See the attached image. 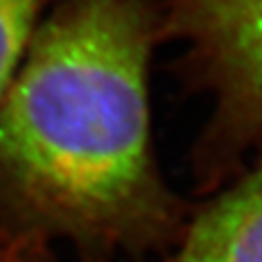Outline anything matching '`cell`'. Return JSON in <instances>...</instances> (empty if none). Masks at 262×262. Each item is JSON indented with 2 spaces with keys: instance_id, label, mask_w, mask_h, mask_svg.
Segmentation results:
<instances>
[{
  "instance_id": "obj_1",
  "label": "cell",
  "mask_w": 262,
  "mask_h": 262,
  "mask_svg": "<svg viewBox=\"0 0 262 262\" xmlns=\"http://www.w3.org/2000/svg\"><path fill=\"white\" fill-rule=\"evenodd\" d=\"M157 0H56L0 95V242L85 262L169 252L190 211L151 145Z\"/></svg>"
},
{
  "instance_id": "obj_2",
  "label": "cell",
  "mask_w": 262,
  "mask_h": 262,
  "mask_svg": "<svg viewBox=\"0 0 262 262\" xmlns=\"http://www.w3.org/2000/svg\"><path fill=\"white\" fill-rule=\"evenodd\" d=\"M161 33L182 43V79L211 97L192 169L213 190L262 147V0H169Z\"/></svg>"
},
{
  "instance_id": "obj_3",
  "label": "cell",
  "mask_w": 262,
  "mask_h": 262,
  "mask_svg": "<svg viewBox=\"0 0 262 262\" xmlns=\"http://www.w3.org/2000/svg\"><path fill=\"white\" fill-rule=\"evenodd\" d=\"M161 262H262V159L188 217Z\"/></svg>"
},
{
  "instance_id": "obj_4",
  "label": "cell",
  "mask_w": 262,
  "mask_h": 262,
  "mask_svg": "<svg viewBox=\"0 0 262 262\" xmlns=\"http://www.w3.org/2000/svg\"><path fill=\"white\" fill-rule=\"evenodd\" d=\"M50 3L54 0H0V95L15 77Z\"/></svg>"
},
{
  "instance_id": "obj_5",
  "label": "cell",
  "mask_w": 262,
  "mask_h": 262,
  "mask_svg": "<svg viewBox=\"0 0 262 262\" xmlns=\"http://www.w3.org/2000/svg\"><path fill=\"white\" fill-rule=\"evenodd\" d=\"M48 252H35V250H25L17 246H0V262H39Z\"/></svg>"
},
{
  "instance_id": "obj_6",
  "label": "cell",
  "mask_w": 262,
  "mask_h": 262,
  "mask_svg": "<svg viewBox=\"0 0 262 262\" xmlns=\"http://www.w3.org/2000/svg\"><path fill=\"white\" fill-rule=\"evenodd\" d=\"M39 262H52V260H50V254H48V256H43V258H41Z\"/></svg>"
}]
</instances>
